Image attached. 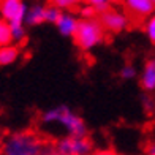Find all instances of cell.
I'll list each match as a JSON object with an SVG mask.
<instances>
[{
	"label": "cell",
	"instance_id": "obj_21",
	"mask_svg": "<svg viewBox=\"0 0 155 155\" xmlns=\"http://www.w3.org/2000/svg\"><path fill=\"white\" fill-rule=\"evenodd\" d=\"M94 155H124V153H119L114 150H98V152H94Z\"/></svg>",
	"mask_w": 155,
	"mask_h": 155
},
{
	"label": "cell",
	"instance_id": "obj_3",
	"mask_svg": "<svg viewBox=\"0 0 155 155\" xmlns=\"http://www.w3.org/2000/svg\"><path fill=\"white\" fill-rule=\"evenodd\" d=\"M27 5L21 0H3L0 2V16L10 27L11 32V41L21 43L27 37V30L24 27V18H25Z\"/></svg>",
	"mask_w": 155,
	"mask_h": 155
},
{
	"label": "cell",
	"instance_id": "obj_6",
	"mask_svg": "<svg viewBox=\"0 0 155 155\" xmlns=\"http://www.w3.org/2000/svg\"><path fill=\"white\" fill-rule=\"evenodd\" d=\"M98 18H100L98 21H100V24H101L104 32L108 30L111 33H119L130 25V18L127 16V13L122 11V10H116V8H112V6L106 13H103V15L98 16Z\"/></svg>",
	"mask_w": 155,
	"mask_h": 155
},
{
	"label": "cell",
	"instance_id": "obj_18",
	"mask_svg": "<svg viewBox=\"0 0 155 155\" xmlns=\"http://www.w3.org/2000/svg\"><path fill=\"white\" fill-rule=\"evenodd\" d=\"M52 5L55 6V8H59L60 11H67V10H70V8H73L76 3L73 2V0H55Z\"/></svg>",
	"mask_w": 155,
	"mask_h": 155
},
{
	"label": "cell",
	"instance_id": "obj_7",
	"mask_svg": "<svg viewBox=\"0 0 155 155\" xmlns=\"http://www.w3.org/2000/svg\"><path fill=\"white\" fill-rule=\"evenodd\" d=\"M124 5L127 10V16L135 18L136 21H141L144 18L149 19L155 8V3L152 0H127Z\"/></svg>",
	"mask_w": 155,
	"mask_h": 155
},
{
	"label": "cell",
	"instance_id": "obj_19",
	"mask_svg": "<svg viewBox=\"0 0 155 155\" xmlns=\"http://www.w3.org/2000/svg\"><path fill=\"white\" fill-rule=\"evenodd\" d=\"M81 16H82V19H92V18H97L95 16V13H94V10H92V6H90L89 3H86L81 8Z\"/></svg>",
	"mask_w": 155,
	"mask_h": 155
},
{
	"label": "cell",
	"instance_id": "obj_17",
	"mask_svg": "<svg viewBox=\"0 0 155 155\" xmlns=\"http://www.w3.org/2000/svg\"><path fill=\"white\" fill-rule=\"evenodd\" d=\"M141 103H143V108H144V111L147 112V114L153 112V98L150 97V94L143 95V98H141Z\"/></svg>",
	"mask_w": 155,
	"mask_h": 155
},
{
	"label": "cell",
	"instance_id": "obj_20",
	"mask_svg": "<svg viewBox=\"0 0 155 155\" xmlns=\"http://www.w3.org/2000/svg\"><path fill=\"white\" fill-rule=\"evenodd\" d=\"M41 155H57V153H55V150L52 149V143L46 144V147L43 149V152H41Z\"/></svg>",
	"mask_w": 155,
	"mask_h": 155
},
{
	"label": "cell",
	"instance_id": "obj_13",
	"mask_svg": "<svg viewBox=\"0 0 155 155\" xmlns=\"http://www.w3.org/2000/svg\"><path fill=\"white\" fill-rule=\"evenodd\" d=\"M60 15H62V11L59 8H55L52 3L51 5H46V10H45V21H46V22L55 24Z\"/></svg>",
	"mask_w": 155,
	"mask_h": 155
},
{
	"label": "cell",
	"instance_id": "obj_15",
	"mask_svg": "<svg viewBox=\"0 0 155 155\" xmlns=\"http://www.w3.org/2000/svg\"><path fill=\"white\" fill-rule=\"evenodd\" d=\"M119 74H120L122 79H125V81H130V79H135L136 74H138V71H136V68L133 67V65H130V63H127V65H124V67L120 68V71H119Z\"/></svg>",
	"mask_w": 155,
	"mask_h": 155
},
{
	"label": "cell",
	"instance_id": "obj_9",
	"mask_svg": "<svg viewBox=\"0 0 155 155\" xmlns=\"http://www.w3.org/2000/svg\"><path fill=\"white\" fill-rule=\"evenodd\" d=\"M141 87L147 94L153 92L155 89V60L150 59L144 63L143 73H141Z\"/></svg>",
	"mask_w": 155,
	"mask_h": 155
},
{
	"label": "cell",
	"instance_id": "obj_4",
	"mask_svg": "<svg viewBox=\"0 0 155 155\" xmlns=\"http://www.w3.org/2000/svg\"><path fill=\"white\" fill-rule=\"evenodd\" d=\"M73 38H74L76 46L84 52H89L92 49H95L97 46H100L104 41V30L98 18L79 19Z\"/></svg>",
	"mask_w": 155,
	"mask_h": 155
},
{
	"label": "cell",
	"instance_id": "obj_5",
	"mask_svg": "<svg viewBox=\"0 0 155 155\" xmlns=\"http://www.w3.org/2000/svg\"><path fill=\"white\" fill-rule=\"evenodd\" d=\"M52 149L57 155H94V143L89 136H60Z\"/></svg>",
	"mask_w": 155,
	"mask_h": 155
},
{
	"label": "cell",
	"instance_id": "obj_22",
	"mask_svg": "<svg viewBox=\"0 0 155 155\" xmlns=\"http://www.w3.org/2000/svg\"><path fill=\"white\" fill-rule=\"evenodd\" d=\"M2 139H3V135L0 133V144H2Z\"/></svg>",
	"mask_w": 155,
	"mask_h": 155
},
{
	"label": "cell",
	"instance_id": "obj_11",
	"mask_svg": "<svg viewBox=\"0 0 155 155\" xmlns=\"http://www.w3.org/2000/svg\"><path fill=\"white\" fill-rule=\"evenodd\" d=\"M21 57V51L16 45H6L0 46V67H10L16 63Z\"/></svg>",
	"mask_w": 155,
	"mask_h": 155
},
{
	"label": "cell",
	"instance_id": "obj_14",
	"mask_svg": "<svg viewBox=\"0 0 155 155\" xmlns=\"http://www.w3.org/2000/svg\"><path fill=\"white\" fill-rule=\"evenodd\" d=\"M6 45H11V32L8 24L0 19V46H6Z\"/></svg>",
	"mask_w": 155,
	"mask_h": 155
},
{
	"label": "cell",
	"instance_id": "obj_10",
	"mask_svg": "<svg viewBox=\"0 0 155 155\" xmlns=\"http://www.w3.org/2000/svg\"><path fill=\"white\" fill-rule=\"evenodd\" d=\"M45 10H46V5H40V3L27 6L24 24L33 27V25H40V24L46 22V21H45Z\"/></svg>",
	"mask_w": 155,
	"mask_h": 155
},
{
	"label": "cell",
	"instance_id": "obj_8",
	"mask_svg": "<svg viewBox=\"0 0 155 155\" xmlns=\"http://www.w3.org/2000/svg\"><path fill=\"white\" fill-rule=\"evenodd\" d=\"M78 22H79V19L74 13H70V11H62V15L59 16L57 25L59 32L63 35V37H73L74 32H76V27H78Z\"/></svg>",
	"mask_w": 155,
	"mask_h": 155
},
{
	"label": "cell",
	"instance_id": "obj_16",
	"mask_svg": "<svg viewBox=\"0 0 155 155\" xmlns=\"http://www.w3.org/2000/svg\"><path fill=\"white\" fill-rule=\"evenodd\" d=\"M144 30H146V35L150 41H155V18L150 16L149 19L146 21V25H144Z\"/></svg>",
	"mask_w": 155,
	"mask_h": 155
},
{
	"label": "cell",
	"instance_id": "obj_12",
	"mask_svg": "<svg viewBox=\"0 0 155 155\" xmlns=\"http://www.w3.org/2000/svg\"><path fill=\"white\" fill-rule=\"evenodd\" d=\"M89 5L92 6V10H94L97 18L101 16L103 13H106L111 8V2H108V0H90Z\"/></svg>",
	"mask_w": 155,
	"mask_h": 155
},
{
	"label": "cell",
	"instance_id": "obj_1",
	"mask_svg": "<svg viewBox=\"0 0 155 155\" xmlns=\"http://www.w3.org/2000/svg\"><path fill=\"white\" fill-rule=\"evenodd\" d=\"M40 122L46 131L62 130L63 136H87V125L76 111L68 106H55L45 111Z\"/></svg>",
	"mask_w": 155,
	"mask_h": 155
},
{
	"label": "cell",
	"instance_id": "obj_2",
	"mask_svg": "<svg viewBox=\"0 0 155 155\" xmlns=\"http://www.w3.org/2000/svg\"><path fill=\"white\" fill-rule=\"evenodd\" d=\"M46 141L33 130H19L5 135L0 144V155H41Z\"/></svg>",
	"mask_w": 155,
	"mask_h": 155
}]
</instances>
